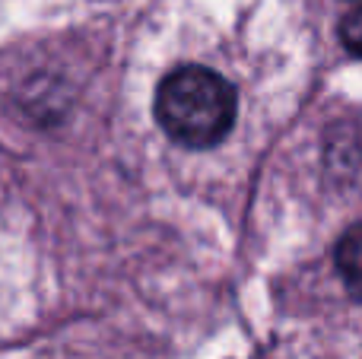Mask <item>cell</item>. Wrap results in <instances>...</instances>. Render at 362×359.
Segmentation results:
<instances>
[{"instance_id":"1","label":"cell","mask_w":362,"mask_h":359,"mask_svg":"<svg viewBox=\"0 0 362 359\" xmlns=\"http://www.w3.org/2000/svg\"><path fill=\"white\" fill-rule=\"evenodd\" d=\"M156 118L181 146L204 150L229 134L235 121V89L206 67H181L159 86Z\"/></svg>"},{"instance_id":"2","label":"cell","mask_w":362,"mask_h":359,"mask_svg":"<svg viewBox=\"0 0 362 359\" xmlns=\"http://www.w3.org/2000/svg\"><path fill=\"white\" fill-rule=\"evenodd\" d=\"M337 271L346 290L362 299V223L350 226L337 242Z\"/></svg>"},{"instance_id":"3","label":"cell","mask_w":362,"mask_h":359,"mask_svg":"<svg viewBox=\"0 0 362 359\" xmlns=\"http://www.w3.org/2000/svg\"><path fill=\"white\" fill-rule=\"evenodd\" d=\"M340 38L353 54L362 57V6H356L353 13H346L344 23H340Z\"/></svg>"}]
</instances>
